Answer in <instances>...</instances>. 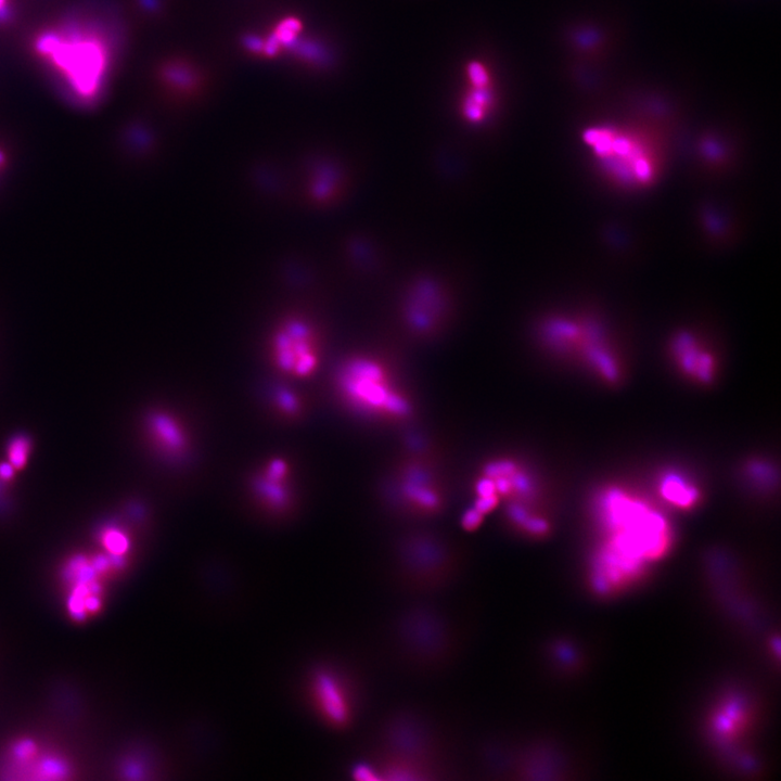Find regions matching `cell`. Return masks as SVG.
<instances>
[{"label": "cell", "instance_id": "cell-1", "mask_svg": "<svg viewBox=\"0 0 781 781\" xmlns=\"http://www.w3.org/2000/svg\"><path fill=\"white\" fill-rule=\"evenodd\" d=\"M450 736L428 714L411 707L394 709L374 726L367 755L354 779L439 781L456 772Z\"/></svg>", "mask_w": 781, "mask_h": 781}, {"label": "cell", "instance_id": "cell-2", "mask_svg": "<svg viewBox=\"0 0 781 781\" xmlns=\"http://www.w3.org/2000/svg\"><path fill=\"white\" fill-rule=\"evenodd\" d=\"M471 636L469 617L430 603H412L392 614L379 637V654L408 677H438L462 660Z\"/></svg>", "mask_w": 781, "mask_h": 781}, {"label": "cell", "instance_id": "cell-3", "mask_svg": "<svg viewBox=\"0 0 781 781\" xmlns=\"http://www.w3.org/2000/svg\"><path fill=\"white\" fill-rule=\"evenodd\" d=\"M33 51L76 104L92 106L104 95L115 44L100 22L79 16L64 19L35 36Z\"/></svg>", "mask_w": 781, "mask_h": 781}, {"label": "cell", "instance_id": "cell-4", "mask_svg": "<svg viewBox=\"0 0 781 781\" xmlns=\"http://www.w3.org/2000/svg\"><path fill=\"white\" fill-rule=\"evenodd\" d=\"M596 512L605 532L599 549L625 565L646 572L650 563L669 554L674 540L671 524L644 498L610 486L599 493Z\"/></svg>", "mask_w": 781, "mask_h": 781}, {"label": "cell", "instance_id": "cell-5", "mask_svg": "<svg viewBox=\"0 0 781 781\" xmlns=\"http://www.w3.org/2000/svg\"><path fill=\"white\" fill-rule=\"evenodd\" d=\"M468 565L464 548L441 533L407 531L390 549L383 581L409 599H431L450 590Z\"/></svg>", "mask_w": 781, "mask_h": 781}, {"label": "cell", "instance_id": "cell-6", "mask_svg": "<svg viewBox=\"0 0 781 781\" xmlns=\"http://www.w3.org/2000/svg\"><path fill=\"white\" fill-rule=\"evenodd\" d=\"M335 387L350 412L375 426H407L417 415V401L399 369L378 354L348 358L337 371Z\"/></svg>", "mask_w": 781, "mask_h": 781}, {"label": "cell", "instance_id": "cell-7", "mask_svg": "<svg viewBox=\"0 0 781 781\" xmlns=\"http://www.w3.org/2000/svg\"><path fill=\"white\" fill-rule=\"evenodd\" d=\"M443 452L421 435L409 438L384 473L380 496L395 515L413 521L437 518L450 503Z\"/></svg>", "mask_w": 781, "mask_h": 781}, {"label": "cell", "instance_id": "cell-8", "mask_svg": "<svg viewBox=\"0 0 781 781\" xmlns=\"http://www.w3.org/2000/svg\"><path fill=\"white\" fill-rule=\"evenodd\" d=\"M583 142L596 169L613 187L626 191L650 188L663 170L660 148L634 131L614 126L588 128Z\"/></svg>", "mask_w": 781, "mask_h": 781}, {"label": "cell", "instance_id": "cell-9", "mask_svg": "<svg viewBox=\"0 0 781 781\" xmlns=\"http://www.w3.org/2000/svg\"><path fill=\"white\" fill-rule=\"evenodd\" d=\"M545 347L562 356H578L596 374L609 382L621 376L618 357L612 351L605 332L593 319L555 317L541 329Z\"/></svg>", "mask_w": 781, "mask_h": 781}, {"label": "cell", "instance_id": "cell-10", "mask_svg": "<svg viewBox=\"0 0 781 781\" xmlns=\"http://www.w3.org/2000/svg\"><path fill=\"white\" fill-rule=\"evenodd\" d=\"M313 691L318 711L328 725L344 731L354 724L360 712L361 693L349 676L320 671L315 676Z\"/></svg>", "mask_w": 781, "mask_h": 781}, {"label": "cell", "instance_id": "cell-11", "mask_svg": "<svg viewBox=\"0 0 781 781\" xmlns=\"http://www.w3.org/2000/svg\"><path fill=\"white\" fill-rule=\"evenodd\" d=\"M276 363L285 373L309 377L319 363L313 332L302 323H290L280 329L274 342Z\"/></svg>", "mask_w": 781, "mask_h": 781}, {"label": "cell", "instance_id": "cell-12", "mask_svg": "<svg viewBox=\"0 0 781 781\" xmlns=\"http://www.w3.org/2000/svg\"><path fill=\"white\" fill-rule=\"evenodd\" d=\"M671 355L678 368L690 379L711 383L716 374V361L703 342L689 331H681L671 340Z\"/></svg>", "mask_w": 781, "mask_h": 781}, {"label": "cell", "instance_id": "cell-13", "mask_svg": "<svg viewBox=\"0 0 781 781\" xmlns=\"http://www.w3.org/2000/svg\"><path fill=\"white\" fill-rule=\"evenodd\" d=\"M469 80L472 89L465 100L463 111L470 122H482L488 117L493 105L489 72L481 63H472Z\"/></svg>", "mask_w": 781, "mask_h": 781}, {"label": "cell", "instance_id": "cell-14", "mask_svg": "<svg viewBox=\"0 0 781 781\" xmlns=\"http://www.w3.org/2000/svg\"><path fill=\"white\" fill-rule=\"evenodd\" d=\"M658 488L664 501L678 509H693L701 499V492L695 483L680 472L663 473L659 478Z\"/></svg>", "mask_w": 781, "mask_h": 781}, {"label": "cell", "instance_id": "cell-15", "mask_svg": "<svg viewBox=\"0 0 781 781\" xmlns=\"http://www.w3.org/2000/svg\"><path fill=\"white\" fill-rule=\"evenodd\" d=\"M286 475L287 465L283 460H274L256 484L259 493L274 507L287 503Z\"/></svg>", "mask_w": 781, "mask_h": 781}, {"label": "cell", "instance_id": "cell-16", "mask_svg": "<svg viewBox=\"0 0 781 781\" xmlns=\"http://www.w3.org/2000/svg\"><path fill=\"white\" fill-rule=\"evenodd\" d=\"M150 429L166 452L179 454L185 450V433L173 417L166 414L152 416Z\"/></svg>", "mask_w": 781, "mask_h": 781}, {"label": "cell", "instance_id": "cell-17", "mask_svg": "<svg viewBox=\"0 0 781 781\" xmlns=\"http://www.w3.org/2000/svg\"><path fill=\"white\" fill-rule=\"evenodd\" d=\"M29 451L30 443L28 439L20 437L12 441L8 452L10 465L15 469H22L27 464Z\"/></svg>", "mask_w": 781, "mask_h": 781}, {"label": "cell", "instance_id": "cell-18", "mask_svg": "<svg viewBox=\"0 0 781 781\" xmlns=\"http://www.w3.org/2000/svg\"><path fill=\"white\" fill-rule=\"evenodd\" d=\"M104 544L112 556L122 557L130 543L119 530H109L104 535Z\"/></svg>", "mask_w": 781, "mask_h": 781}, {"label": "cell", "instance_id": "cell-19", "mask_svg": "<svg viewBox=\"0 0 781 781\" xmlns=\"http://www.w3.org/2000/svg\"><path fill=\"white\" fill-rule=\"evenodd\" d=\"M749 477L755 482L768 486L773 482V471L771 467L763 463L755 462L748 466Z\"/></svg>", "mask_w": 781, "mask_h": 781}, {"label": "cell", "instance_id": "cell-20", "mask_svg": "<svg viewBox=\"0 0 781 781\" xmlns=\"http://www.w3.org/2000/svg\"><path fill=\"white\" fill-rule=\"evenodd\" d=\"M14 17L11 0H0V25L8 24Z\"/></svg>", "mask_w": 781, "mask_h": 781}, {"label": "cell", "instance_id": "cell-21", "mask_svg": "<svg viewBox=\"0 0 781 781\" xmlns=\"http://www.w3.org/2000/svg\"><path fill=\"white\" fill-rule=\"evenodd\" d=\"M281 406H283L287 411L293 412L296 411L298 405L297 402L294 401L291 395L289 394H283L279 398Z\"/></svg>", "mask_w": 781, "mask_h": 781}, {"label": "cell", "instance_id": "cell-22", "mask_svg": "<svg viewBox=\"0 0 781 781\" xmlns=\"http://www.w3.org/2000/svg\"><path fill=\"white\" fill-rule=\"evenodd\" d=\"M12 473H14V467L11 465L4 464L0 466V477H3L4 479H9L12 476Z\"/></svg>", "mask_w": 781, "mask_h": 781}]
</instances>
